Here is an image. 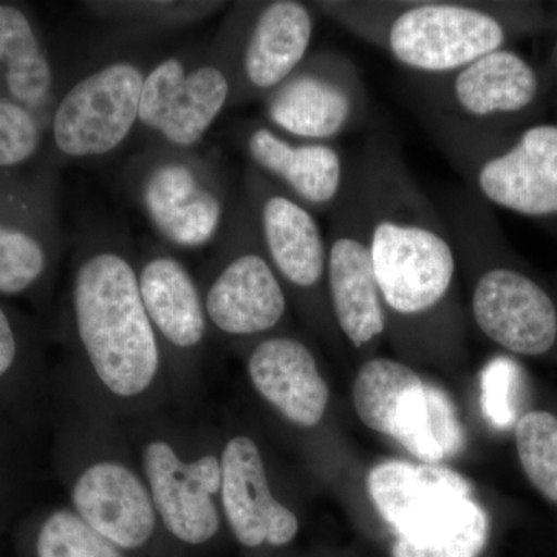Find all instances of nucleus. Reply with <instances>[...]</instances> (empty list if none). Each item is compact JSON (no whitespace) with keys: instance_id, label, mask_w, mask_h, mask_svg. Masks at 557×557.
Here are the masks:
<instances>
[{"instance_id":"1","label":"nucleus","mask_w":557,"mask_h":557,"mask_svg":"<svg viewBox=\"0 0 557 557\" xmlns=\"http://www.w3.org/2000/svg\"><path fill=\"white\" fill-rule=\"evenodd\" d=\"M70 311L84 361L109 397L137 401L159 384L163 348L143 304L137 251L126 231L98 225L79 237Z\"/></svg>"},{"instance_id":"2","label":"nucleus","mask_w":557,"mask_h":557,"mask_svg":"<svg viewBox=\"0 0 557 557\" xmlns=\"http://www.w3.org/2000/svg\"><path fill=\"white\" fill-rule=\"evenodd\" d=\"M319 16L375 47L410 75H442L541 24L537 7L474 0H322Z\"/></svg>"},{"instance_id":"3","label":"nucleus","mask_w":557,"mask_h":557,"mask_svg":"<svg viewBox=\"0 0 557 557\" xmlns=\"http://www.w3.org/2000/svg\"><path fill=\"white\" fill-rule=\"evenodd\" d=\"M458 267L471 276V314L480 332L505 350L541 357L557 343V307L547 289L508 262L493 208L467 186L448 190L440 207Z\"/></svg>"},{"instance_id":"4","label":"nucleus","mask_w":557,"mask_h":557,"mask_svg":"<svg viewBox=\"0 0 557 557\" xmlns=\"http://www.w3.org/2000/svg\"><path fill=\"white\" fill-rule=\"evenodd\" d=\"M258 2L231 3L208 42L183 47L150 67L135 137L146 145L197 149L233 108L242 40Z\"/></svg>"},{"instance_id":"5","label":"nucleus","mask_w":557,"mask_h":557,"mask_svg":"<svg viewBox=\"0 0 557 557\" xmlns=\"http://www.w3.org/2000/svg\"><path fill=\"white\" fill-rule=\"evenodd\" d=\"M413 110L463 186L487 207L557 218V124L511 132L472 126L416 104Z\"/></svg>"},{"instance_id":"6","label":"nucleus","mask_w":557,"mask_h":557,"mask_svg":"<svg viewBox=\"0 0 557 557\" xmlns=\"http://www.w3.org/2000/svg\"><path fill=\"white\" fill-rule=\"evenodd\" d=\"M368 491L397 536L392 557H479L485 548L490 519L454 469L383 461L370 469Z\"/></svg>"},{"instance_id":"7","label":"nucleus","mask_w":557,"mask_h":557,"mask_svg":"<svg viewBox=\"0 0 557 557\" xmlns=\"http://www.w3.org/2000/svg\"><path fill=\"white\" fill-rule=\"evenodd\" d=\"M121 180L161 244L180 251L214 244L240 182L218 156L160 145L135 152Z\"/></svg>"},{"instance_id":"8","label":"nucleus","mask_w":557,"mask_h":557,"mask_svg":"<svg viewBox=\"0 0 557 557\" xmlns=\"http://www.w3.org/2000/svg\"><path fill=\"white\" fill-rule=\"evenodd\" d=\"M199 285L211 333L222 338H262L287 319V292L260 240L240 182Z\"/></svg>"},{"instance_id":"9","label":"nucleus","mask_w":557,"mask_h":557,"mask_svg":"<svg viewBox=\"0 0 557 557\" xmlns=\"http://www.w3.org/2000/svg\"><path fill=\"white\" fill-rule=\"evenodd\" d=\"M157 60L152 50H126L87 70L65 89L47 124L53 160L104 159L135 137L143 87Z\"/></svg>"},{"instance_id":"10","label":"nucleus","mask_w":557,"mask_h":557,"mask_svg":"<svg viewBox=\"0 0 557 557\" xmlns=\"http://www.w3.org/2000/svg\"><path fill=\"white\" fill-rule=\"evenodd\" d=\"M412 104L448 119L511 129L530 115L544 95V79L518 51H491L463 67L442 75L406 73Z\"/></svg>"},{"instance_id":"11","label":"nucleus","mask_w":557,"mask_h":557,"mask_svg":"<svg viewBox=\"0 0 557 557\" xmlns=\"http://www.w3.org/2000/svg\"><path fill=\"white\" fill-rule=\"evenodd\" d=\"M260 104L271 126L314 141H336L361 129L370 116L361 70L338 50L310 53Z\"/></svg>"},{"instance_id":"12","label":"nucleus","mask_w":557,"mask_h":557,"mask_svg":"<svg viewBox=\"0 0 557 557\" xmlns=\"http://www.w3.org/2000/svg\"><path fill=\"white\" fill-rule=\"evenodd\" d=\"M327 218L330 311L344 338L355 348H364L384 335L387 319L373 270L368 212L355 159L346 189Z\"/></svg>"},{"instance_id":"13","label":"nucleus","mask_w":557,"mask_h":557,"mask_svg":"<svg viewBox=\"0 0 557 557\" xmlns=\"http://www.w3.org/2000/svg\"><path fill=\"white\" fill-rule=\"evenodd\" d=\"M240 188L288 299L293 296L310 311L318 309L317 302L330 310L327 240L318 215L248 164Z\"/></svg>"},{"instance_id":"14","label":"nucleus","mask_w":557,"mask_h":557,"mask_svg":"<svg viewBox=\"0 0 557 557\" xmlns=\"http://www.w3.org/2000/svg\"><path fill=\"white\" fill-rule=\"evenodd\" d=\"M233 139L248 166L262 172L318 218L329 215L346 189L351 160L338 141L293 137L263 119L237 123Z\"/></svg>"},{"instance_id":"15","label":"nucleus","mask_w":557,"mask_h":557,"mask_svg":"<svg viewBox=\"0 0 557 557\" xmlns=\"http://www.w3.org/2000/svg\"><path fill=\"white\" fill-rule=\"evenodd\" d=\"M57 175L0 178V295L21 296L53 273L61 233L54 205Z\"/></svg>"},{"instance_id":"16","label":"nucleus","mask_w":557,"mask_h":557,"mask_svg":"<svg viewBox=\"0 0 557 557\" xmlns=\"http://www.w3.org/2000/svg\"><path fill=\"white\" fill-rule=\"evenodd\" d=\"M141 474L159 520L172 536L201 545L219 533L220 456L205 454L185 460L168 440L152 438L141 448Z\"/></svg>"},{"instance_id":"17","label":"nucleus","mask_w":557,"mask_h":557,"mask_svg":"<svg viewBox=\"0 0 557 557\" xmlns=\"http://www.w3.org/2000/svg\"><path fill=\"white\" fill-rule=\"evenodd\" d=\"M318 17L313 2H258L242 40L233 108L262 101L309 58Z\"/></svg>"},{"instance_id":"18","label":"nucleus","mask_w":557,"mask_h":557,"mask_svg":"<svg viewBox=\"0 0 557 557\" xmlns=\"http://www.w3.org/2000/svg\"><path fill=\"white\" fill-rule=\"evenodd\" d=\"M139 293L164 358L189 361L207 346L209 327L199 281L161 242L137 252Z\"/></svg>"},{"instance_id":"19","label":"nucleus","mask_w":557,"mask_h":557,"mask_svg":"<svg viewBox=\"0 0 557 557\" xmlns=\"http://www.w3.org/2000/svg\"><path fill=\"white\" fill-rule=\"evenodd\" d=\"M70 502L81 519L121 549L148 544L159 523L145 478L116 458H100L81 469Z\"/></svg>"},{"instance_id":"20","label":"nucleus","mask_w":557,"mask_h":557,"mask_svg":"<svg viewBox=\"0 0 557 557\" xmlns=\"http://www.w3.org/2000/svg\"><path fill=\"white\" fill-rule=\"evenodd\" d=\"M223 515L244 547H284L296 537L299 520L271 493L262 454L255 440L237 435L220 454Z\"/></svg>"},{"instance_id":"21","label":"nucleus","mask_w":557,"mask_h":557,"mask_svg":"<svg viewBox=\"0 0 557 557\" xmlns=\"http://www.w3.org/2000/svg\"><path fill=\"white\" fill-rule=\"evenodd\" d=\"M247 370L256 392L289 423L306 429L321 423L329 384L306 341L278 332L262 336L249 350Z\"/></svg>"},{"instance_id":"22","label":"nucleus","mask_w":557,"mask_h":557,"mask_svg":"<svg viewBox=\"0 0 557 557\" xmlns=\"http://www.w3.org/2000/svg\"><path fill=\"white\" fill-rule=\"evenodd\" d=\"M0 97L24 106L49 124L57 78L49 51L24 9L0 2Z\"/></svg>"},{"instance_id":"23","label":"nucleus","mask_w":557,"mask_h":557,"mask_svg":"<svg viewBox=\"0 0 557 557\" xmlns=\"http://www.w3.org/2000/svg\"><path fill=\"white\" fill-rule=\"evenodd\" d=\"M354 406L366 426L399 443L426 413L428 383L395 359H369L354 383Z\"/></svg>"},{"instance_id":"24","label":"nucleus","mask_w":557,"mask_h":557,"mask_svg":"<svg viewBox=\"0 0 557 557\" xmlns=\"http://www.w3.org/2000/svg\"><path fill=\"white\" fill-rule=\"evenodd\" d=\"M231 3L212 0H100L84 2L83 10L94 20L115 25L135 38L163 35L194 27L226 10Z\"/></svg>"},{"instance_id":"25","label":"nucleus","mask_w":557,"mask_h":557,"mask_svg":"<svg viewBox=\"0 0 557 557\" xmlns=\"http://www.w3.org/2000/svg\"><path fill=\"white\" fill-rule=\"evenodd\" d=\"M520 465L534 487L557 504V417L533 410L519 418L515 428Z\"/></svg>"},{"instance_id":"26","label":"nucleus","mask_w":557,"mask_h":557,"mask_svg":"<svg viewBox=\"0 0 557 557\" xmlns=\"http://www.w3.org/2000/svg\"><path fill=\"white\" fill-rule=\"evenodd\" d=\"M46 135V123L36 113L0 97V178H40L22 177V172L39 161Z\"/></svg>"},{"instance_id":"27","label":"nucleus","mask_w":557,"mask_h":557,"mask_svg":"<svg viewBox=\"0 0 557 557\" xmlns=\"http://www.w3.org/2000/svg\"><path fill=\"white\" fill-rule=\"evenodd\" d=\"M38 557H124L73 509L61 508L44 519L36 537Z\"/></svg>"},{"instance_id":"28","label":"nucleus","mask_w":557,"mask_h":557,"mask_svg":"<svg viewBox=\"0 0 557 557\" xmlns=\"http://www.w3.org/2000/svg\"><path fill=\"white\" fill-rule=\"evenodd\" d=\"M523 375L518 362L491 359L480 379V406L491 426L507 431L516 426L522 408Z\"/></svg>"},{"instance_id":"29","label":"nucleus","mask_w":557,"mask_h":557,"mask_svg":"<svg viewBox=\"0 0 557 557\" xmlns=\"http://www.w3.org/2000/svg\"><path fill=\"white\" fill-rule=\"evenodd\" d=\"M32 351V330L13 310L0 304V387L24 369Z\"/></svg>"},{"instance_id":"30","label":"nucleus","mask_w":557,"mask_h":557,"mask_svg":"<svg viewBox=\"0 0 557 557\" xmlns=\"http://www.w3.org/2000/svg\"><path fill=\"white\" fill-rule=\"evenodd\" d=\"M549 61H552V73L555 78H557V40L555 47H553L552 57H549Z\"/></svg>"}]
</instances>
